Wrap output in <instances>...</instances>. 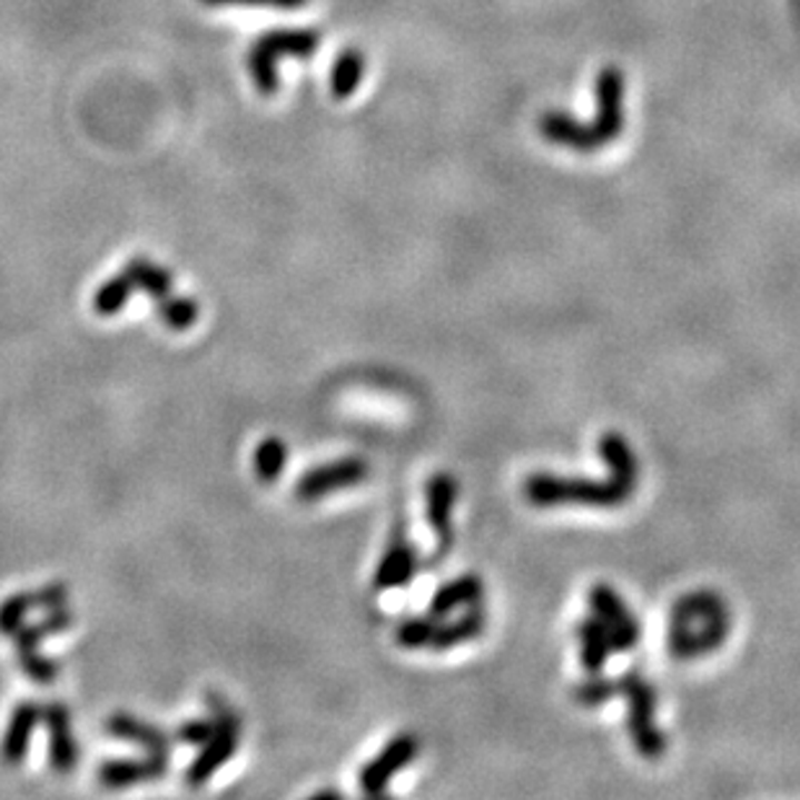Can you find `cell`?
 Instances as JSON below:
<instances>
[{"label": "cell", "instance_id": "obj_1", "mask_svg": "<svg viewBox=\"0 0 800 800\" xmlns=\"http://www.w3.org/2000/svg\"><path fill=\"white\" fill-rule=\"evenodd\" d=\"M731 632V609L718 591H689L673 601L669 620V653L694 661L715 653Z\"/></svg>", "mask_w": 800, "mask_h": 800}, {"label": "cell", "instance_id": "obj_2", "mask_svg": "<svg viewBox=\"0 0 800 800\" xmlns=\"http://www.w3.org/2000/svg\"><path fill=\"white\" fill-rule=\"evenodd\" d=\"M635 490L622 485L614 477L585 480V477H560V474L536 472L524 482L526 503L536 508L552 505H591V508H616L632 497Z\"/></svg>", "mask_w": 800, "mask_h": 800}, {"label": "cell", "instance_id": "obj_3", "mask_svg": "<svg viewBox=\"0 0 800 800\" xmlns=\"http://www.w3.org/2000/svg\"><path fill=\"white\" fill-rule=\"evenodd\" d=\"M616 694H622L624 700H628V728L632 747H635L648 762H659V759L666 754L669 741L666 733L655 725V704H659V697H655L651 681L643 676L640 669H630L622 673V679H616Z\"/></svg>", "mask_w": 800, "mask_h": 800}, {"label": "cell", "instance_id": "obj_4", "mask_svg": "<svg viewBox=\"0 0 800 800\" xmlns=\"http://www.w3.org/2000/svg\"><path fill=\"white\" fill-rule=\"evenodd\" d=\"M319 47V34L314 29H275L267 31L251 45L249 50V73L255 86L269 97L277 91V60L280 58H312Z\"/></svg>", "mask_w": 800, "mask_h": 800}, {"label": "cell", "instance_id": "obj_5", "mask_svg": "<svg viewBox=\"0 0 800 800\" xmlns=\"http://www.w3.org/2000/svg\"><path fill=\"white\" fill-rule=\"evenodd\" d=\"M208 704L213 710V718H216V731L208 741L203 743L200 754L187 770V782L192 788H203L213 774H216L220 767H224L228 759L234 757L236 747H239V735H241V718L228 708L224 702V697L210 694Z\"/></svg>", "mask_w": 800, "mask_h": 800}, {"label": "cell", "instance_id": "obj_6", "mask_svg": "<svg viewBox=\"0 0 800 800\" xmlns=\"http://www.w3.org/2000/svg\"><path fill=\"white\" fill-rule=\"evenodd\" d=\"M70 624H73V614H70V609L58 606V609H50V614H47L45 620H39L34 624H21V628L13 632L11 638L16 640L19 666L31 681H37V684H52V681L58 679L60 663L45 659V655L39 653V643H42L45 638L58 635V632L68 630Z\"/></svg>", "mask_w": 800, "mask_h": 800}, {"label": "cell", "instance_id": "obj_7", "mask_svg": "<svg viewBox=\"0 0 800 800\" xmlns=\"http://www.w3.org/2000/svg\"><path fill=\"white\" fill-rule=\"evenodd\" d=\"M589 606L593 616L604 624V630L609 632V640H612V648L616 653H628L640 643L643 628H640L635 614L630 612V606L624 604V599L612 589V585L606 583L591 585Z\"/></svg>", "mask_w": 800, "mask_h": 800}, {"label": "cell", "instance_id": "obj_8", "mask_svg": "<svg viewBox=\"0 0 800 800\" xmlns=\"http://www.w3.org/2000/svg\"><path fill=\"white\" fill-rule=\"evenodd\" d=\"M417 754H419V739L415 733L394 735V739L361 770L358 782L363 793L382 796L384 790L389 788L394 774L415 762Z\"/></svg>", "mask_w": 800, "mask_h": 800}, {"label": "cell", "instance_id": "obj_9", "mask_svg": "<svg viewBox=\"0 0 800 800\" xmlns=\"http://www.w3.org/2000/svg\"><path fill=\"white\" fill-rule=\"evenodd\" d=\"M368 477V464L358 456L337 458V462L319 464L308 470L304 477L296 482V497L304 503H314L324 495L337 493L343 487H355Z\"/></svg>", "mask_w": 800, "mask_h": 800}, {"label": "cell", "instance_id": "obj_10", "mask_svg": "<svg viewBox=\"0 0 800 800\" xmlns=\"http://www.w3.org/2000/svg\"><path fill=\"white\" fill-rule=\"evenodd\" d=\"M458 497V482L451 474H433L425 485V518L431 524L438 546L433 562L443 560L454 544V505Z\"/></svg>", "mask_w": 800, "mask_h": 800}, {"label": "cell", "instance_id": "obj_11", "mask_svg": "<svg viewBox=\"0 0 800 800\" xmlns=\"http://www.w3.org/2000/svg\"><path fill=\"white\" fill-rule=\"evenodd\" d=\"M419 567V557L415 544L409 542L404 529L397 526L392 534V542L386 546L382 562H378L376 575H374V589L376 591H394L402 589V585L412 583Z\"/></svg>", "mask_w": 800, "mask_h": 800}, {"label": "cell", "instance_id": "obj_12", "mask_svg": "<svg viewBox=\"0 0 800 800\" xmlns=\"http://www.w3.org/2000/svg\"><path fill=\"white\" fill-rule=\"evenodd\" d=\"M66 601H68L66 583H50L37 591L13 593L11 599H6L3 604H0V632H3V635H13V632L23 624V620H27L31 609H58L66 606Z\"/></svg>", "mask_w": 800, "mask_h": 800}, {"label": "cell", "instance_id": "obj_13", "mask_svg": "<svg viewBox=\"0 0 800 800\" xmlns=\"http://www.w3.org/2000/svg\"><path fill=\"white\" fill-rule=\"evenodd\" d=\"M42 723L50 735V764L58 772H70L78 762V747L70 728V712L62 702L42 704Z\"/></svg>", "mask_w": 800, "mask_h": 800}, {"label": "cell", "instance_id": "obj_14", "mask_svg": "<svg viewBox=\"0 0 800 800\" xmlns=\"http://www.w3.org/2000/svg\"><path fill=\"white\" fill-rule=\"evenodd\" d=\"M107 731L112 733L115 739L138 743L150 757L169 759L171 754V735L164 733L161 728L146 723V720L130 715V712H115V715H109Z\"/></svg>", "mask_w": 800, "mask_h": 800}, {"label": "cell", "instance_id": "obj_15", "mask_svg": "<svg viewBox=\"0 0 800 800\" xmlns=\"http://www.w3.org/2000/svg\"><path fill=\"white\" fill-rule=\"evenodd\" d=\"M166 770H169V759H158L148 754L146 759H109V762L99 767L97 778L105 788L120 790V788L138 786V782L161 778V774H166Z\"/></svg>", "mask_w": 800, "mask_h": 800}, {"label": "cell", "instance_id": "obj_16", "mask_svg": "<svg viewBox=\"0 0 800 800\" xmlns=\"http://www.w3.org/2000/svg\"><path fill=\"white\" fill-rule=\"evenodd\" d=\"M596 93H599V120L593 125V130H596L601 146H604L606 140H612L614 135H620L622 130L624 83L620 70L606 68L596 81Z\"/></svg>", "mask_w": 800, "mask_h": 800}, {"label": "cell", "instance_id": "obj_17", "mask_svg": "<svg viewBox=\"0 0 800 800\" xmlns=\"http://www.w3.org/2000/svg\"><path fill=\"white\" fill-rule=\"evenodd\" d=\"M42 723V704L37 702H21L13 710L11 720H8L3 743H0V757L6 764H21L27 757L31 733Z\"/></svg>", "mask_w": 800, "mask_h": 800}, {"label": "cell", "instance_id": "obj_18", "mask_svg": "<svg viewBox=\"0 0 800 800\" xmlns=\"http://www.w3.org/2000/svg\"><path fill=\"white\" fill-rule=\"evenodd\" d=\"M482 593H485V583H482L480 575L466 573L458 575L454 581L441 585L431 599V606H427V614L435 616V620H446L448 614H454L456 609L462 606H477L482 604Z\"/></svg>", "mask_w": 800, "mask_h": 800}, {"label": "cell", "instance_id": "obj_19", "mask_svg": "<svg viewBox=\"0 0 800 800\" xmlns=\"http://www.w3.org/2000/svg\"><path fill=\"white\" fill-rule=\"evenodd\" d=\"M599 456L604 458L609 477L635 490L640 480V462L622 433H604L599 441Z\"/></svg>", "mask_w": 800, "mask_h": 800}, {"label": "cell", "instance_id": "obj_20", "mask_svg": "<svg viewBox=\"0 0 800 800\" xmlns=\"http://www.w3.org/2000/svg\"><path fill=\"white\" fill-rule=\"evenodd\" d=\"M485 624H487V616H485V609H482V604L470 606V612L458 616V620L446 622V624L438 622V628H435L427 648H431V651H451V648L470 643V640L480 638L482 630H485Z\"/></svg>", "mask_w": 800, "mask_h": 800}, {"label": "cell", "instance_id": "obj_21", "mask_svg": "<svg viewBox=\"0 0 800 800\" xmlns=\"http://www.w3.org/2000/svg\"><path fill=\"white\" fill-rule=\"evenodd\" d=\"M575 638L581 643V663L589 673H601L606 666L609 655L614 653L612 640H609V632L604 630L596 616H589V620H581L575 624Z\"/></svg>", "mask_w": 800, "mask_h": 800}, {"label": "cell", "instance_id": "obj_22", "mask_svg": "<svg viewBox=\"0 0 800 800\" xmlns=\"http://www.w3.org/2000/svg\"><path fill=\"white\" fill-rule=\"evenodd\" d=\"M542 132L546 140L557 142V146H567L575 150H593L601 146L599 135L593 128H585V125L575 122L573 117L560 115V112H546L542 120Z\"/></svg>", "mask_w": 800, "mask_h": 800}, {"label": "cell", "instance_id": "obj_23", "mask_svg": "<svg viewBox=\"0 0 800 800\" xmlns=\"http://www.w3.org/2000/svg\"><path fill=\"white\" fill-rule=\"evenodd\" d=\"M125 275L130 277L132 288L146 290L156 304H161V300L171 296V275L146 257L130 259L128 267H125Z\"/></svg>", "mask_w": 800, "mask_h": 800}, {"label": "cell", "instance_id": "obj_24", "mask_svg": "<svg viewBox=\"0 0 800 800\" xmlns=\"http://www.w3.org/2000/svg\"><path fill=\"white\" fill-rule=\"evenodd\" d=\"M363 70H366V60H363L361 50H345L339 55L335 68H332V93L335 99H347L353 97V91L358 89Z\"/></svg>", "mask_w": 800, "mask_h": 800}, {"label": "cell", "instance_id": "obj_25", "mask_svg": "<svg viewBox=\"0 0 800 800\" xmlns=\"http://www.w3.org/2000/svg\"><path fill=\"white\" fill-rule=\"evenodd\" d=\"M285 462H288V446L277 435L259 441L255 451V474L259 482H267V485L275 482L283 474Z\"/></svg>", "mask_w": 800, "mask_h": 800}, {"label": "cell", "instance_id": "obj_26", "mask_svg": "<svg viewBox=\"0 0 800 800\" xmlns=\"http://www.w3.org/2000/svg\"><path fill=\"white\" fill-rule=\"evenodd\" d=\"M132 293V283L128 275H115L101 285V288L93 293V312L99 316H115L120 314L125 304L130 300Z\"/></svg>", "mask_w": 800, "mask_h": 800}, {"label": "cell", "instance_id": "obj_27", "mask_svg": "<svg viewBox=\"0 0 800 800\" xmlns=\"http://www.w3.org/2000/svg\"><path fill=\"white\" fill-rule=\"evenodd\" d=\"M156 312L164 319L166 327L174 332L189 329L197 322V316H200V308H197L195 300L187 296H169L166 300H161V304H156Z\"/></svg>", "mask_w": 800, "mask_h": 800}, {"label": "cell", "instance_id": "obj_28", "mask_svg": "<svg viewBox=\"0 0 800 800\" xmlns=\"http://www.w3.org/2000/svg\"><path fill=\"white\" fill-rule=\"evenodd\" d=\"M614 697H616V679L599 676V673H591V676L581 681L573 692V700L577 704H583V708H601V704L614 700Z\"/></svg>", "mask_w": 800, "mask_h": 800}, {"label": "cell", "instance_id": "obj_29", "mask_svg": "<svg viewBox=\"0 0 800 800\" xmlns=\"http://www.w3.org/2000/svg\"><path fill=\"white\" fill-rule=\"evenodd\" d=\"M441 620H435L431 614L423 616H409L397 628V643L402 648H409V651H417V648H427L431 643L435 628H438Z\"/></svg>", "mask_w": 800, "mask_h": 800}, {"label": "cell", "instance_id": "obj_30", "mask_svg": "<svg viewBox=\"0 0 800 800\" xmlns=\"http://www.w3.org/2000/svg\"><path fill=\"white\" fill-rule=\"evenodd\" d=\"M213 731H216V718L187 720V723H181L177 731H174V739L181 743H192V747H203V743L213 735Z\"/></svg>", "mask_w": 800, "mask_h": 800}, {"label": "cell", "instance_id": "obj_31", "mask_svg": "<svg viewBox=\"0 0 800 800\" xmlns=\"http://www.w3.org/2000/svg\"><path fill=\"white\" fill-rule=\"evenodd\" d=\"M208 6H273V8H300L308 0H203Z\"/></svg>", "mask_w": 800, "mask_h": 800}]
</instances>
